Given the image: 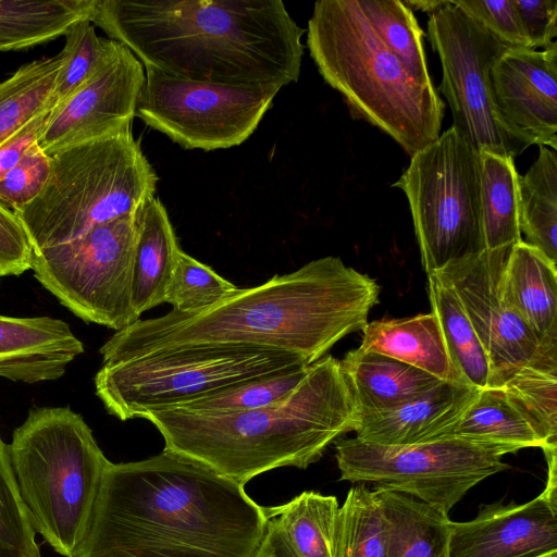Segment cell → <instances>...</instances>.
<instances>
[{
    "label": "cell",
    "mask_w": 557,
    "mask_h": 557,
    "mask_svg": "<svg viewBox=\"0 0 557 557\" xmlns=\"http://www.w3.org/2000/svg\"><path fill=\"white\" fill-rule=\"evenodd\" d=\"M380 286L337 257L312 260L239 288L196 312L171 310L137 320L101 347L103 363L191 347H255L295 354L308 364L343 337L362 331L379 302Z\"/></svg>",
    "instance_id": "1"
},
{
    "label": "cell",
    "mask_w": 557,
    "mask_h": 557,
    "mask_svg": "<svg viewBox=\"0 0 557 557\" xmlns=\"http://www.w3.org/2000/svg\"><path fill=\"white\" fill-rule=\"evenodd\" d=\"M265 531L244 485L163 450L110 461L74 557H253Z\"/></svg>",
    "instance_id": "2"
},
{
    "label": "cell",
    "mask_w": 557,
    "mask_h": 557,
    "mask_svg": "<svg viewBox=\"0 0 557 557\" xmlns=\"http://www.w3.org/2000/svg\"><path fill=\"white\" fill-rule=\"evenodd\" d=\"M90 22L174 77L283 88L300 75L305 29L280 0H95Z\"/></svg>",
    "instance_id": "3"
},
{
    "label": "cell",
    "mask_w": 557,
    "mask_h": 557,
    "mask_svg": "<svg viewBox=\"0 0 557 557\" xmlns=\"http://www.w3.org/2000/svg\"><path fill=\"white\" fill-rule=\"evenodd\" d=\"M140 418L160 432L163 450L244 486L276 468H308L358 423L339 361L331 355L311 363L286 397L262 408L225 414L154 409Z\"/></svg>",
    "instance_id": "4"
},
{
    "label": "cell",
    "mask_w": 557,
    "mask_h": 557,
    "mask_svg": "<svg viewBox=\"0 0 557 557\" xmlns=\"http://www.w3.org/2000/svg\"><path fill=\"white\" fill-rule=\"evenodd\" d=\"M307 45L323 79L350 114L377 127L410 157L440 136L445 104L385 48L357 0L317 1Z\"/></svg>",
    "instance_id": "5"
},
{
    "label": "cell",
    "mask_w": 557,
    "mask_h": 557,
    "mask_svg": "<svg viewBox=\"0 0 557 557\" xmlns=\"http://www.w3.org/2000/svg\"><path fill=\"white\" fill-rule=\"evenodd\" d=\"M9 449L35 532L61 556L74 557L110 463L91 429L67 406L34 408Z\"/></svg>",
    "instance_id": "6"
},
{
    "label": "cell",
    "mask_w": 557,
    "mask_h": 557,
    "mask_svg": "<svg viewBox=\"0 0 557 557\" xmlns=\"http://www.w3.org/2000/svg\"><path fill=\"white\" fill-rule=\"evenodd\" d=\"M49 157L50 173L41 191L13 210L34 252L132 215L154 196L158 176L131 128Z\"/></svg>",
    "instance_id": "7"
},
{
    "label": "cell",
    "mask_w": 557,
    "mask_h": 557,
    "mask_svg": "<svg viewBox=\"0 0 557 557\" xmlns=\"http://www.w3.org/2000/svg\"><path fill=\"white\" fill-rule=\"evenodd\" d=\"M309 366L298 355L255 347H191L102 363L96 394L122 421L255 377Z\"/></svg>",
    "instance_id": "8"
},
{
    "label": "cell",
    "mask_w": 557,
    "mask_h": 557,
    "mask_svg": "<svg viewBox=\"0 0 557 557\" xmlns=\"http://www.w3.org/2000/svg\"><path fill=\"white\" fill-rule=\"evenodd\" d=\"M407 197L426 276L485 249L480 153L453 126L393 184Z\"/></svg>",
    "instance_id": "9"
},
{
    "label": "cell",
    "mask_w": 557,
    "mask_h": 557,
    "mask_svg": "<svg viewBox=\"0 0 557 557\" xmlns=\"http://www.w3.org/2000/svg\"><path fill=\"white\" fill-rule=\"evenodd\" d=\"M497 447L459 437L386 446L357 437L335 442L341 480L375 483L410 495L443 513L484 479L509 468Z\"/></svg>",
    "instance_id": "10"
},
{
    "label": "cell",
    "mask_w": 557,
    "mask_h": 557,
    "mask_svg": "<svg viewBox=\"0 0 557 557\" xmlns=\"http://www.w3.org/2000/svg\"><path fill=\"white\" fill-rule=\"evenodd\" d=\"M135 213L36 251L32 262L35 277L64 307L116 332L139 320L133 306Z\"/></svg>",
    "instance_id": "11"
},
{
    "label": "cell",
    "mask_w": 557,
    "mask_h": 557,
    "mask_svg": "<svg viewBox=\"0 0 557 557\" xmlns=\"http://www.w3.org/2000/svg\"><path fill=\"white\" fill-rule=\"evenodd\" d=\"M428 39L442 64L440 90L453 127L478 151L521 154L533 143L510 126L493 98L491 69L508 48L450 0L429 15Z\"/></svg>",
    "instance_id": "12"
},
{
    "label": "cell",
    "mask_w": 557,
    "mask_h": 557,
    "mask_svg": "<svg viewBox=\"0 0 557 557\" xmlns=\"http://www.w3.org/2000/svg\"><path fill=\"white\" fill-rule=\"evenodd\" d=\"M135 116L185 149L238 146L257 129L281 88L183 79L145 67Z\"/></svg>",
    "instance_id": "13"
},
{
    "label": "cell",
    "mask_w": 557,
    "mask_h": 557,
    "mask_svg": "<svg viewBox=\"0 0 557 557\" xmlns=\"http://www.w3.org/2000/svg\"><path fill=\"white\" fill-rule=\"evenodd\" d=\"M511 246L454 261L434 273L456 294L490 360L488 387H500L539 352V339L502 294Z\"/></svg>",
    "instance_id": "14"
},
{
    "label": "cell",
    "mask_w": 557,
    "mask_h": 557,
    "mask_svg": "<svg viewBox=\"0 0 557 557\" xmlns=\"http://www.w3.org/2000/svg\"><path fill=\"white\" fill-rule=\"evenodd\" d=\"M144 83L141 62L126 46L109 38L92 74L51 110L38 145L52 156L131 128Z\"/></svg>",
    "instance_id": "15"
},
{
    "label": "cell",
    "mask_w": 557,
    "mask_h": 557,
    "mask_svg": "<svg viewBox=\"0 0 557 557\" xmlns=\"http://www.w3.org/2000/svg\"><path fill=\"white\" fill-rule=\"evenodd\" d=\"M447 557H557V481L523 504L482 506L448 524Z\"/></svg>",
    "instance_id": "16"
},
{
    "label": "cell",
    "mask_w": 557,
    "mask_h": 557,
    "mask_svg": "<svg viewBox=\"0 0 557 557\" xmlns=\"http://www.w3.org/2000/svg\"><path fill=\"white\" fill-rule=\"evenodd\" d=\"M494 102L533 145L557 149V44L541 51L508 47L491 69Z\"/></svg>",
    "instance_id": "17"
},
{
    "label": "cell",
    "mask_w": 557,
    "mask_h": 557,
    "mask_svg": "<svg viewBox=\"0 0 557 557\" xmlns=\"http://www.w3.org/2000/svg\"><path fill=\"white\" fill-rule=\"evenodd\" d=\"M84 345L69 324L50 317L0 314V376L37 383L63 376Z\"/></svg>",
    "instance_id": "18"
},
{
    "label": "cell",
    "mask_w": 557,
    "mask_h": 557,
    "mask_svg": "<svg viewBox=\"0 0 557 557\" xmlns=\"http://www.w3.org/2000/svg\"><path fill=\"white\" fill-rule=\"evenodd\" d=\"M478 388L442 381L423 395L392 410L358 420L357 438L386 446H406L446 437L473 400Z\"/></svg>",
    "instance_id": "19"
},
{
    "label": "cell",
    "mask_w": 557,
    "mask_h": 557,
    "mask_svg": "<svg viewBox=\"0 0 557 557\" xmlns=\"http://www.w3.org/2000/svg\"><path fill=\"white\" fill-rule=\"evenodd\" d=\"M338 361L358 420L363 416L397 408L442 382L410 364L360 347L348 351Z\"/></svg>",
    "instance_id": "20"
},
{
    "label": "cell",
    "mask_w": 557,
    "mask_h": 557,
    "mask_svg": "<svg viewBox=\"0 0 557 557\" xmlns=\"http://www.w3.org/2000/svg\"><path fill=\"white\" fill-rule=\"evenodd\" d=\"M541 251L519 242L502 276V294L540 342H557V268Z\"/></svg>",
    "instance_id": "21"
},
{
    "label": "cell",
    "mask_w": 557,
    "mask_h": 557,
    "mask_svg": "<svg viewBox=\"0 0 557 557\" xmlns=\"http://www.w3.org/2000/svg\"><path fill=\"white\" fill-rule=\"evenodd\" d=\"M360 348L394 358L442 381L466 384L451 363L432 312L368 322L362 330Z\"/></svg>",
    "instance_id": "22"
},
{
    "label": "cell",
    "mask_w": 557,
    "mask_h": 557,
    "mask_svg": "<svg viewBox=\"0 0 557 557\" xmlns=\"http://www.w3.org/2000/svg\"><path fill=\"white\" fill-rule=\"evenodd\" d=\"M133 306L138 317L164 302L165 288L181 249L166 209L148 198L135 213Z\"/></svg>",
    "instance_id": "23"
},
{
    "label": "cell",
    "mask_w": 557,
    "mask_h": 557,
    "mask_svg": "<svg viewBox=\"0 0 557 557\" xmlns=\"http://www.w3.org/2000/svg\"><path fill=\"white\" fill-rule=\"evenodd\" d=\"M374 491L386 519L385 557H447V515L404 493Z\"/></svg>",
    "instance_id": "24"
},
{
    "label": "cell",
    "mask_w": 557,
    "mask_h": 557,
    "mask_svg": "<svg viewBox=\"0 0 557 557\" xmlns=\"http://www.w3.org/2000/svg\"><path fill=\"white\" fill-rule=\"evenodd\" d=\"M446 437H459L503 449L506 454L544 444L500 387H485L449 429Z\"/></svg>",
    "instance_id": "25"
},
{
    "label": "cell",
    "mask_w": 557,
    "mask_h": 557,
    "mask_svg": "<svg viewBox=\"0 0 557 557\" xmlns=\"http://www.w3.org/2000/svg\"><path fill=\"white\" fill-rule=\"evenodd\" d=\"M95 0H0V51L21 50L54 39L88 18Z\"/></svg>",
    "instance_id": "26"
},
{
    "label": "cell",
    "mask_w": 557,
    "mask_h": 557,
    "mask_svg": "<svg viewBox=\"0 0 557 557\" xmlns=\"http://www.w3.org/2000/svg\"><path fill=\"white\" fill-rule=\"evenodd\" d=\"M500 388L541 438L543 450L557 449V342L542 344Z\"/></svg>",
    "instance_id": "27"
},
{
    "label": "cell",
    "mask_w": 557,
    "mask_h": 557,
    "mask_svg": "<svg viewBox=\"0 0 557 557\" xmlns=\"http://www.w3.org/2000/svg\"><path fill=\"white\" fill-rule=\"evenodd\" d=\"M263 510L297 557H334L339 511L335 496L306 491Z\"/></svg>",
    "instance_id": "28"
},
{
    "label": "cell",
    "mask_w": 557,
    "mask_h": 557,
    "mask_svg": "<svg viewBox=\"0 0 557 557\" xmlns=\"http://www.w3.org/2000/svg\"><path fill=\"white\" fill-rule=\"evenodd\" d=\"M519 228L525 244L557 264V154L540 146L537 159L519 175Z\"/></svg>",
    "instance_id": "29"
},
{
    "label": "cell",
    "mask_w": 557,
    "mask_h": 557,
    "mask_svg": "<svg viewBox=\"0 0 557 557\" xmlns=\"http://www.w3.org/2000/svg\"><path fill=\"white\" fill-rule=\"evenodd\" d=\"M431 312L436 318L456 371L478 389L488 387L487 354L455 292L434 274L428 276Z\"/></svg>",
    "instance_id": "30"
},
{
    "label": "cell",
    "mask_w": 557,
    "mask_h": 557,
    "mask_svg": "<svg viewBox=\"0 0 557 557\" xmlns=\"http://www.w3.org/2000/svg\"><path fill=\"white\" fill-rule=\"evenodd\" d=\"M479 153L485 249L516 245L522 237L519 228V174L513 158L486 150Z\"/></svg>",
    "instance_id": "31"
},
{
    "label": "cell",
    "mask_w": 557,
    "mask_h": 557,
    "mask_svg": "<svg viewBox=\"0 0 557 557\" xmlns=\"http://www.w3.org/2000/svg\"><path fill=\"white\" fill-rule=\"evenodd\" d=\"M64 55L34 60L0 83V144L40 113L52 110L51 96Z\"/></svg>",
    "instance_id": "32"
},
{
    "label": "cell",
    "mask_w": 557,
    "mask_h": 557,
    "mask_svg": "<svg viewBox=\"0 0 557 557\" xmlns=\"http://www.w3.org/2000/svg\"><path fill=\"white\" fill-rule=\"evenodd\" d=\"M380 41L418 83L433 86L423 49V32L412 11L398 0H357Z\"/></svg>",
    "instance_id": "33"
},
{
    "label": "cell",
    "mask_w": 557,
    "mask_h": 557,
    "mask_svg": "<svg viewBox=\"0 0 557 557\" xmlns=\"http://www.w3.org/2000/svg\"><path fill=\"white\" fill-rule=\"evenodd\" d=\"M309 366L238 382L163 409L225 414L262 408L280 401L294 391L306 376Z\"/></svg>",
    "instance_id": "34"
},
{
    "label": "cell",
    "mask_w": 557,
    "mask_h": 557,
    "mask_svg": "<svg viewBox=\"0 0 557 557\" xmlns=\"http://www.w3.org/2000/svg\"><path fill=\"white\" fill-rule=\"evenodd\" d=\"M386 519L375 491L359 485L339 506L334 557H385Z\"/></svg>",
    "instance_id": "35"
},
{
    "label": "cell",
    "mask_w": 557,
    "mask_h": 557,
    "mask_svg": "<svg viewBox=\"0 0 557 557\" xmlns=\"http://www.w3.org/2000/svg\"><path fill=\"white\" fill-rule=\"evenodd\" d=\"M238 287L182 249L165 288L164 302L173 310L196 312L212 307L234 294Z\"/></svg>",
    "instance_id": "36"
},
{
    "label": "cell",
    "mask_w": 557,
    "mask_h": 557,
    "mask_svg": "<svg viewBox=\"0 0 557 557\" xmlns=\"http://www.w3.org/2000/svg\"><path fill=\"white\" fill-rule=\"evenodd\" d=\"M0 557H40L36 532L22 502L9 445L0 434Z\"/></svg>",
    "instance_id": "37"
},
{
    "label": "cell",
    "mask_w": 557,
    "mask_h": 557,
    "mask_svg": "<svg viewBox=\"0 0 557 557\" xmlns=\"http://www.w3.org/2000/svg\"><path fill=\"white\" fill-rule=\"evenodd\" d=\"M61 52L64 63L51 96L53 108L67 99L92 74L108 44L97 36L94 24L84 18L74 23L64 34Z\"/></svg>",
    "instance_id": "38"
},
{
    "label": "cell",
    "mask_w": 557,
    "mask_h": 557,
    "mask_svg": "<svg viewBox=\"0 0 557 557\" xmlns=\"http://www.w3.org/2000/svg\"><path fill=\"white\" fill-rule=\"evenodd\" d=\"M50 173V157L35 143L0 180V202L12 210L29 203L44 188Z\"/></svg>",
    "instance_id": "39"
},
{
    "label": "cell",
    "mask_w": 557,
    "mask_h": 557,
    "mask_svg": "<svg viewBox=\"0 0 557 557\" xmlns=\"http://www.w3.org/2000/svg\"><path fill=\"white\" fill-rule=\"evenodd\" d=\"M507 47L529 48L515 0H450Z\"/></svg>",
    "instance_id": "40"
},
{
    "label": "cell",
    "mask_w": 557,
    "mask_h": 557,
    "mask_svg": "<svg viewBox=\"0 0 557 557\" xmlns=\"http://www.w3.org/2000/svg\"><path fill=\"white\" fill-rule=\"evenodd\" d=\"M34 249L12 209L0 202V276L21 275L32 269Z\"/></svg>",
    "instance_id": "41"
},
{
    "label": "cell",
    "mask_w": 557,
    "mask_h": 557,
    "mask_svg": "<svg viewBox=\"0 0 557 557\" xmlns=\"http://www.w3.org/2000/svg\"><path fill=\"white\" fill-rule=\"evenodd\" d=\"M531 49L556 44L557 0H515Z\"/></svg>",
    "instance_id": "42"
},
{
    "label": "cell",
    "mask_w": 557,
    "mask_h": 557,
    "mask_svg": "<svg viewBox=\"0 0 557 557\" xmlns=\"http://www.w3.org/2000/svg\"><path fill=\"white\" fill-rule=\"evenodd\" d=\"M51 110H47L0 144V180L24 157L38 140Z\"/></svg>",
    "instance_id": "43"
},
{
    "label": "cell",
    "mask_w": 557,
    "mask_h": 557,
    "mask_svg": "<svg viewBox=\"0 0 557 557\" xmlns=\"http://www.w3.org/2000/svg\"><path fill=\"white\" fill-rule=\"evenodd\" d=\"M253 557H297L280 530L267 520V531Z\"/></svg>",
    "instance_id": "44"
},
{
    "label": "cell",
    "mask_w": 557,
    "mask_h": 557,
    "mask_svg": "<svg viewBox=\"0 0 557 557\" xmlns=\"http://www.w3.org/2000/svg\"><path fill=\"white\" fill-rule=\"evenodd\" d=\"M448 0H406L403 3L412 10H418L422 12H426L430 14L436 12L442 7H444Z\"/></svg>",
    "instance_id": "45"
},
{
    "label": "cell",
    "mask_w": 557,
    "mask_h": 557,
    "mask_svg": "<svg viewBox=\"0 0 557 557\" xmlns=\"http://www.w3.org/2000/svg\"><path fill=\"white\" fill-rule=\"evenodd\" d=\"M1 277V276H0Z\"/></svg>",
    "instance_id": "46"
}]
</instances>
